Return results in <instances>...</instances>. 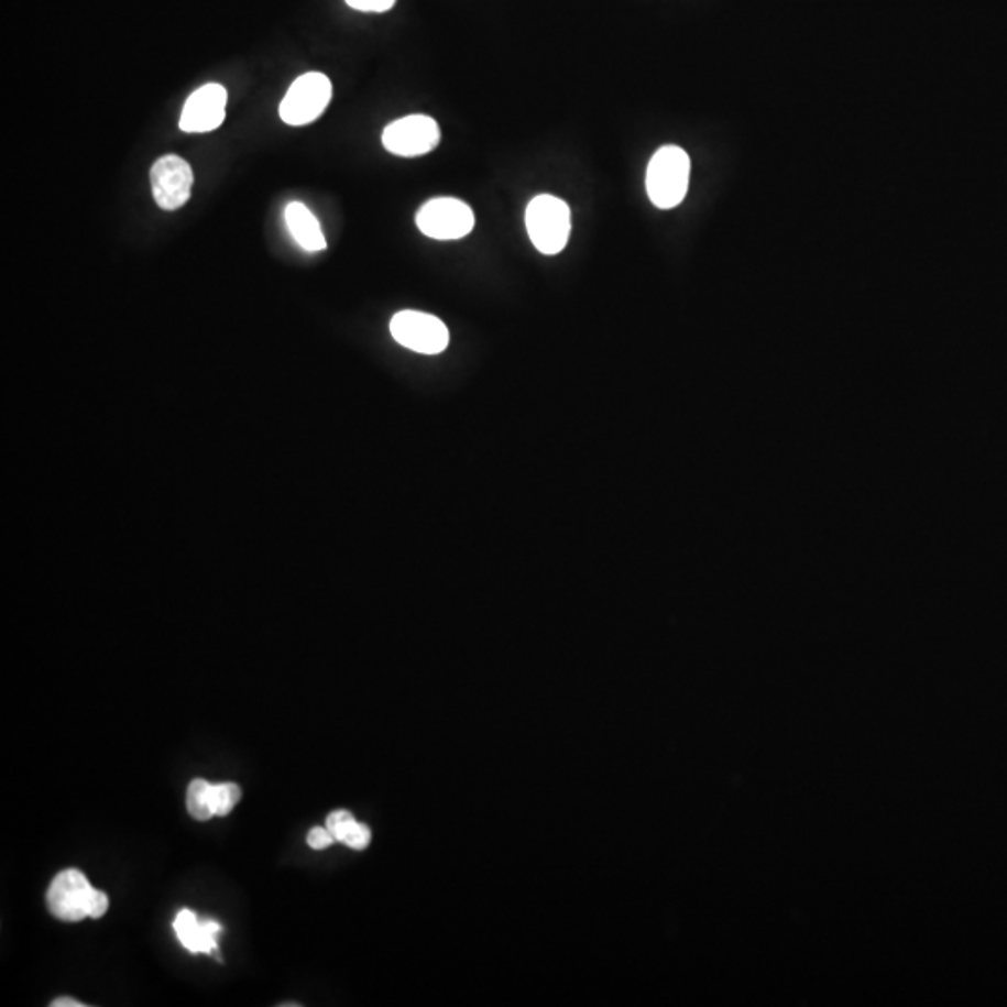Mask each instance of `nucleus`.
I'll return each mask as SVG.
<instances>
[{
    "label": "nucleus",
    "mask_w": 1007,
    "mask_h": 1007,
    "mask_svg": "<svg viewBox=\"0 0 1007 1007\" xmlns=\"http://www.w3.org/2000/svg\"><path fill=\"white\" fill-rule=\"evenodd\" d=\"M383 146L397 157H420L439 146L440 128L434 118L411 114L388 123L383 131Z\"/></svg>",
    "instance_id": "6"
},
{
    "label": "nucleus",
    "mask_w": 1007,
    "mask_h": 1007,
    "mask_svg": "<svg viewBox=\"0 0 1007 1007\" xmlns=\"http://www.w3.org/2000/svg\"><path fill=\"white\" fill-rule=\"evenodd\" d=\"M150 184L155 204L165 211H176L189 201L195 174L179 155H163L150 171Z\"/></svg>",
    "instance_id": "7"
},
{
    "label": "nucleus",
    "mask_w": 1007,
    "mask_h": 1007,
    "mask_svg": "<svg viewBox=\"0 0 1007 1007\" xmlns=\"http://www.w3.org/2000/svg\"><path fill=\"white\" fill-rule=\"evenodd\" d=\"M353 824V816L346 812V810H336V812L330 813L329 818H327V829H329L330 834L335 836L336 842L343 843V840L348 836V832L351 831Z\"/></svg>",
    "instance_id": "14"
},
{
    "label": "nucleus",
    "mask_w": 1007,
    "mask_h": 1007,
    "mask_svg": "<svg viewBox=\"0 0 1007 1007\" xmlns=\"http://www.w3.org/2000/svg\"><path fill=\"white\" fill-rule=\"evenodd\" d=\"M227 88L217 83H209L190 94L179 118V129L184 133H209L219 129L227 118Z\"/></svg>",
    "instance_id": "9"
},
{
    "label": "nucleus",
    "mask_w": 1007,
    "mask_h": 1007,
    "mask_svg": "<svg viewBox=\"0 0 1007 1007\" xmlns=\"http://www.w3.org/2000/svg\"><path fill=\"white\" fill-rule=\"evenodd\" d=\"M109 910V898L107 894L101 890H94L92 898H90V904H88V918H101L105 916V912Z\"/></svg>",
    "instance_id": "18"
},
{
    "label": "nucleus",
    "mask_w": 1007,
    "mask_h": 1007,
    "mask_svg": "<svg viewBox=\"0 0 1007 1007\" xmlns=\"http://www.w3.org/2000/svg\"><path fill=\"white\" fill-rule=\"evenodd\" d=\"M241 788L238 784H217V786H209V806L214 810V816H228L232 812L236 804H238L239 799H241Z\"/></svg>",
    "instance_id": "13"
},
{
    "label": "nucleus",
    "mask_w": 1007,
    "mask_h": 1007,
    "mask_svg": "<svg viewBox=\"0 0 1007 1007\" xmlns=\"http://www.w3.org/2000/svg\"><path fill=\"white\" fill-rule=\"evenodd\" d=\"M51 1006H53V1007H85V1004H83V1001L75 1000V998H66V996H64V998H56V1000L51 1001Z\"/></svg>",
    "instance_id": "19"
},
{
    "label": "nucleus",
    "mask_w": 1007,
    "mask_h": 1007,
    "mask_svg": "<svg viewBox=\"0 0 1007 1007\" xmlns=\"http://www.w3.org/2000/svg\"><path fill=\"white\" fill-rule=\"evenodd\" d=\"M370 840H372V832H370L366 824L354 821V824L351 827V831L348 832V836H346L343 843H346L348 847L354 849V851H362V849H366L368 845H370Z\"/></svg>",
    "instance_id": "15"
},
{
    "label": "nucleus",
    "mask_w": 1007,
    "mask_h": 1007,
    "mask_svg": "<svg viewBox=\"0 0 1007 1007\" xmlns=\"http://www.w3.org/2000/svg\"><path fill=\"white\" fill-rule=\"evenodd\" d=\"M177 939L190 953H211L219 957L220 923L200 920L193 910H179L174 920Z\"/></svg>",
    "instance_id": "10"
},
{
    "label": "nucleus",
    "mask_w": 1007,
    "mask_h": 1007,
    "mask_svg": "<svg viewBox=\"0 0 1007 1007\" xmlns=\"http://www.w3.org/2000/svg\"><path fill=\"white\" fill-rule=\"evenodd\" d=\"M391 335L403 348L422 354L442 353L450 343L448 327L424 311H397L391 321Z\"/></svg>",
    "instance_id": "5"
},
{
    "label": "nucleus",
    "mask_w": 1007,
    "mask_h": 1007,
    "mask_svg": "<svg viewBox=\"0 0 1007 1007\" xmlns=\"http://www.w3.org/2000/svg\"><path fill=\"white\" fill-rule=\"evenodd\" d=\"M284 219H286L287 230L292 232L300 249L308 252H321L327 249V241H325L318 219L303 201H289L284 211Z\"/></svg>",
    "instance_id": "11"
},
{
    "label": "nucleus",
    "mask_w": 1007,
    "mask_h": 1007,
    "mask_svg": "<svg viewBox=\"0 0 1007 1007\" xmlns=\"http://www.w3.org/2000/svg\"><path fill=\"white\" fill-rule=\"evenodd\" d=\"M526 230L532 244L547 256L566 249L571 236V209L552 195H539L526 208Z\"/></svg>",
    "instance_id": "2"
},
{
    "label": "nucleus",
    "mask_w": 1007,
    "mask_h": 1007,
    "mask_svg": "<svg viewBox=\"0 0 1007 1007\" xmlns=\"http://www.w3.org/2000/svg\"><path fill=\"white\" fill-rule=\"evenodd\" d=\"M346 2H348V7L359 10V12L373 13L388 12L396 4V0H346Z\"/></svg>",
    "instance_id": "16"
},
{
    "label": "nucleus",
    "mask_w": 1007,
    "mask_h": 1007,
    "mask_svg": "<svg viewBox=\"0 0 1007 1007\" xmlns=\"http://www.w3.org/2000/svg\"><path fill=\"white\" fill-rule=\"evenodd\" d=\"M690 160L683 147L663 146L647 165L646 190L655 208H678L689 190Z\"/></svg>",
    "instance_id": "1"
},
{
    "label": "nucleus",
    "mask_w": 1007,
    "mask_h": 1007,
    "mask_svg": "<svg viewBox=\"0 0 1007 1007\" xmlns=\"http://www.w3.org/2000/svg\"><path fill=\"white\" fill-rule=\"evenodd\" d=\"M332 98V85L327 75L319 72L300 75L289 86L281 103L282 122L294 128L316 122L324 114Z\"/></svg>",
    "instance_id": "3"
},
{
    "label": "nucleus",
    "mask_w": 1007,
    "mask_h": 1007,
    "mask_svg": "<svg viewBox=\"0 0 1007 1007\" xmlns=\"http://www.w3.org/2000/svg\"><path fill=\"white\" fill-rule=\"evenodd\" d=\"M209 781L196 778L190 781L187 789V810L196 821H208L214 818V810L209 806Z\"/></svg>",
    "instance_id": "12"
},
{
    "label": "nucleus",
    "mask_w": 1007,
    "mask_h": 1007,
    "mask_svg": "<svg viewBox=\"0 0 1007 1007\" xmlns=\"http://www.w3.org/2000/svg\"><path fill=\"white\" fill-rule=\"evenodd\" d=\"M306 842H308V845H310L311 849L321 851V849H327L329 845H332L336 840L335 836L330 834V831L327 829V827H325V829L324 827H316V829H311V831L308 832Z\"/></svg>",
    "instance_id": "17"
},
{
    "label": "nucleus",
    "mask_w": 1007,
    "mask_h": 1007,
    "mask_svg": "<svg viewBox=\"0 0 1007 1007\" xmlns=\"http://www.w3.org/2000/svg\"><path fill=\"white\" fill-rule=\"evenodd\" d=\"M96 888L86 879L79 869H64L58 873L50 890H47V907L51 915L62 922H83L88 918V904Z\"/></svg>",
    "instance_id": "8"
},
{
    "label": "nucleus",
    "mask_w": 1007,
    "mask_h": 1007,
    "mask_svg": "<svg viewBox=\"0 0 1007 1007\" xmlns=\"http://www.w3.org/2000/svg\"><path fill=\"white\" fill-rule=\"evenodd\" d=\"M474 211L458 198H434L416 214V227L437 241H453L474 230Z\"/></svg>",
    "instance_id": "4"
}]
</instances>
